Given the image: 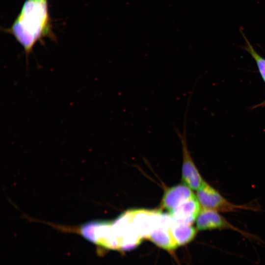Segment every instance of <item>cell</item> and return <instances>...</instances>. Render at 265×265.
<instances>
[{"instance_id":"cell-2","label":"cell","mask_w":265,"mask_h":265,"mask_svg":"<svg viewBox=\"0 0 265 265\" xmlns=\"http://www.w3.org/2000/svg\"><path fill=\"white\" fill-rule=\"evenodd\" d=\"M112 221L93 220L82 225L73 230L85 239L99 247L117 249L116 240L112 233Z\"/></svg>"},{"instance_id":"cell-7","label":"cell","mask_w":265,"mask_h":265,"mask_svg":"<svg viewBox=\"0 0 265 265\" xmlns=\"http://www.w3.org/2000/svg\"><path fill=\"white\" fill-rule=\"evenodd\" d=\"M201 206L194 196L184 202L169 214L175 223L192 225L201 211Z\"/></svg>"},{"instance_id":"cell-5","label":"cell","mask_w":265,"mask_h":265,"mask_svg":"<svg viewBox=\"0 0 265 265\" xmlns=\"http://www.w3.org/2000/svg\"><path fill=\"white\" fill-rule=\"evenodd\" d=\"M197 229L200 231L230 229L239 233L249 238H256L254 235L233 225L218 212L202 209L196 219Z\"/></svg>"},{"instance_id":"cell-6","label":"cell","mask_w":265,"mask_h":265,"mask_svg":"<svg viewBox=\"0 0 265 265\" xmlns=\"http://www.w3.org/2000/svg\"><path fill=\"white\" fill-rule=\"evenodd\" d=\"M132 223L142 238L149 236L160 225L162 212L158 210H131Z\"/></svg>"},{"instance_id":"cell-8","label":"cell","mask_w":265,"mask_h":265,"mask_svg":"<svg viewBox=\"0 0 265 265\" xmlns=\"http://www.w3.org/2000/svg\"><path fill=\"white\" fill-rule=\"evenodd\" d=\"M194 196L188 186L186 184L178 185L165 190L162 200V206L170 212Z\"/></svg>"},{"instance_id":"cell-4","label":"cell","mask_w":265,"mask_h":265,"mask_svg":"<svg viewBox=\"0 0 265 265\" xmlns=\"http://www.w3.org/2000/svg\"><path fill=\"white\" fill-rule=\"evenodd\" d=\"M186 111L184 122L183 132H177L181 141L183 149L182 180L185 184L191 189L197 190L204 181L195 166L187 148L186 140Z\"/></svg>"},{"instance_id":"cell-10","label":"cell","mask_w":265,"mask_h":265,"mask_svg":"<svg viewBox=\"0 0 265 265\" xmlns=\"http://www.w3.org/2000/svg\"><path fill=\"white\" fill-rule=\"evenodd\" d=\"M173 237L178 245L188 243L195 237L197 230L192 225L174 223L171 227Z\"/></svg>"},{"instance_id":"cell-11","label":"cell","mask_w":265,"mask_h":265,"mask_svg":"<svg viewBox=\"0 0 265 265\" xmlns=\"http://www.w3.org/2000/svg\"><path fill=\"white\" fill-rule=\"evenodd\" d=\"M239 31L245 41V45L241 48L248 52L254 59L261 78L265 83V58L256 51L241 28L239 29Z\"/></svg>"},{"instance_id":"cell-9","label":"cell","mask_w":265,"mask_h":265,"mask_svg":"<svg viewBox=\"0 0 265 265\" xmlns=\"http://www.w3.org/2000/svg\"><path fill=\"white\" fill-rule=\"evenodd\" d=\"M171 227L169 225H161L153 231L147 238L165 250H174L179 245L173 237Z\"/></svg>"},{"instance_id":"cell-1","label":"cell","mask_w":265,"mask_h":265,"mask_svg":"<svg viewBox=\"0 0 265 265\" xmlns=\"http://www.w3.org/2000/svg\"><path fill=\"white\" fill-rule=\"evenodd\" d=\"M4 31L13 35L21 44L26 58L37 42L44 44L45 38L55 40L49 13L48 0H26L11 26Z\"/></svg>"},{"instance_id":"cell-3","label":"cell","mask_w":265,"mask_h":265,"mask_svg":"<svg viewBox=\"0 0 265 265\" xmlns=\"http://www.w3.org/2000/svg\"><path fill=\"white\" fill-rule=\"evenodd\" d=\"M196 197L202 209L218 212H236L243 210H255L245 205H238L230 202L205 181L197 190Z\"/></svg>"},{"instance_id":"cell-12","label":"cell","mask_w":265,"mask_h":265,"mask_svg":"<svg viewBox=\"0 0 265 265\" xmlns=\"http://www.w3.org/2000/svg\"><path fill=\"white\" fill-rule=\"evenodd\" d=\"M265 106V100L262 102L261 104H259L258 105L256 106H254V107H259V106Z\"/></svg>"}]
</instances>
